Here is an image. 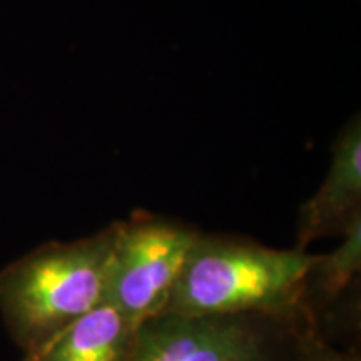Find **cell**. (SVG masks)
Listing matches in <instances>:
<instances>
[{
	"label": "cell",
	"mask_w": 361,
	"mask_h": 361,
	"mask_svg": "<svg viewBox=\"0 0 361 361\" xmlns=\"http://www.w3.org/2000/svg\"><path fill=\"white\" fill-rule=\"evenodd\" d=\"M361 219V119L343 126L331 146L328 173L316 192L300 207L298 250L323 236H341Z\"/></svg>",
	"instance_id": "5b68a950"
},
{
	"label": "cell",
	"mask_w": 361,
	"mask_h": 361,
	"mask_svg": "<svg viewBox=\"0 0 361 361\" xmlns=\"http://www.w3.org/2000/svg\"><path fill=\"white\" fill-rule=\"evenodd\" d=\"M117 221L75 241H51L0 269V314L25 356L42 353L104 303Z\"/></svg>",
	"instance_id": "6da1fadb"
},
{
	"label": "cell",
	"mask_w": 361,
	"mask_h": 361,
	"mask_svg": "<svg viewBox=\"0 0 361 361\" xmlns=\"http://www.w3.org/2000/svg\"><path fill=\"white\" fill-rule=\"evenodd\" d=\"M24 361H39L37 356H25Z\"/></svg>",
	"instance_id": "9c48e42d"
},
{
	"label": "cell",
	"mask_w": 361,
	"mask_h": 361,
	"mask_svg": "<svg viewBox=\"0 0 361 361\" xmlns=\"http://www.w3.org/2000/svg\"><path fill=\"white\" fill-rule=\"evenodd\" d=\"M361 269V219L341 234V245L328 255H316L306 279L303 308L318 331L333 305L355 284Z\"/></svg>",
	"instance_id": "52a82bcc"
},
{
	"label": "cell",
	"mask_w": 361,
	"mask_h": 361,
	"mask_svg": "<svg viewBox=\"0 0 361 361\" xmlns=\"http://www.w3.org/2000/svg\"><path fill=\"white\" fill-rule=\"evenodd\" d=\"M200 234L196 226L146 211L117 221L104 303L137 324L161 314Z\"/></svg>",
	"instance_id": "277c9868"
},
{
	"label": "cell",
	"mask_w": 361,
	"mask_h": 361,
	"mask_svg": "<svg viewBox=\"0 0 361 361\" xmlns=\"http://www.w3.org/2000/svg\"><path fill=\"white\" fill-rule=\"evenodd\" d=\"M306 361H361V355L355 346L346 350L336 348L322 333L314 331L306 346Z\"/></svg>",
	"instance_id": "ba28073f"
},
{
	"label": "cell",
	"mask_w": 361,
	"mask_h": 361,
	"mask_svg": "<svg viewBox=\"0 0 361 361\" xmlns=\"http://www.w3.org/2000/svg\"><path fill=\"white\" fill-rule=\"evenodd\" d=\"M314 259L298 247L276 250L250 238L201 233L162 313L306 314L305 286Z\"/></svg>",
	"instance_id": "7a4b0ae2"
},
{
	"label": "cell",
	"mask_w": 361,
	"mask_h": 361,
	"mask_svg": "<svg viewBox=\"0 0 361 361\" xmlns=\"http://www.w3.org/2000/svg\"><path fill=\"white\" fill-rule=\"evenodd\" d=\"M314 331L305 313H161L139 324L128 361H306Z\"/></svg>",
	"instance_id": "3957f363"
},
{
	"label": "cell",
	"mask_w": 361,
	"mask_h": 361,
	"mask_svg": "<svg viewBox=\"0 0 361 361\" xmlns=\"http://www.w3.org/2000/svg\"><path fill=\"white\" fill-rule=\"evenodd\" d=\"M139 324L109 303H101L62 331L39 361H128Z\"/></svg>",
	"instance_id": "8992f818"
}]
</instances>
